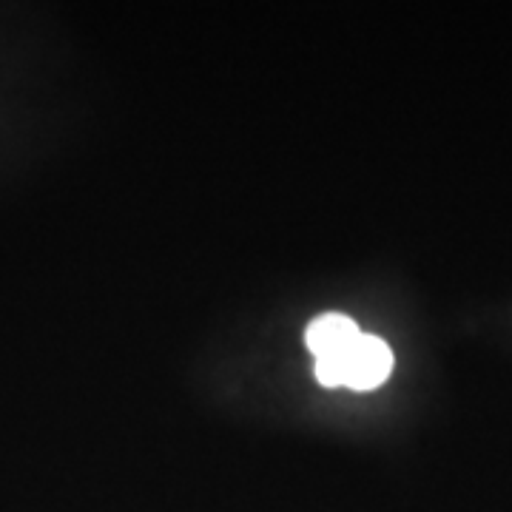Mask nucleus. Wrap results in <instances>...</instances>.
<instances>
[{"label":"nucleus","instance_id":"nucleus-1","mask_svg":"<svg viewBox=\"0 0 512 512\" xmlns=\"http://www.w3.org/2000/svg\"><path fill=\"white\" fill-rule=\"evenodd\" d=\"M393 373V350L387 342L370 333L359 339L345 353L316 359V379L325 387H350V390H376Z\"/></svg>","mask_w":512,"mask_h":512},{"label":"nucleus","instance_id":"nucleus-2","mask_svg":"<svg viewBox=\"0 0 512 512\" xmlns=\"http://www.w3.org/2000/svg\"><path fill=\"white\" fill-rule=\"evenodd\" d=\"M359 325L345 316V313H325L319 319H313L308 330H305V345L311 350L316 359H325V356H336V353H345V350L359 339Z\"/></svg>","mask_w":512,"mask_h":512}]
</instances>
